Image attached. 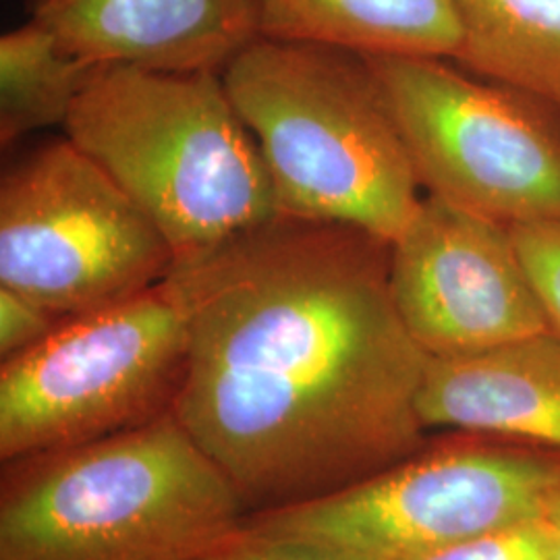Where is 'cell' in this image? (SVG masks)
Listing matches in <instances>:
<instances>
[{
    "label": "cell",
    "instance_id": "7c38bea8",
    "mask_svg": "<svg viewBox=\"0 0 560 560\" xmlns=\"http://www.w3.org/2000/svg\"><path fill=\"white\" fill-rule=\"evenodd\" d=\"M258 34L337 46L360 55L455 59L460 25L453 0H252Z\"/></svg>",
    "mask_w": 560,
    "mask_h": 560
},
{
    "label": "cell",
    "instance_id": "4fadbf2b",
    "mask_svg": "<svg viewBox=\"0 0 560 560\" xmlns=\"http://www.w3.org/2000/svg\"><path fill=\"white\" fill-rule=\"evenodd\" d=\"M460 46L453 62L560 108V0H453Z\"/></svg>",
    "mask_w": 560,
    "mask_h": 560
},
{
    "label": "cell",
    "instance_id": "7a4b0ae2",
    "mask_svg": "<svg viewBox=\"0 0 560 560\" xmlns=\"http://www.w3.org/2000/svg\"><path fill=\"white\" fill-rule=\"evenodd\" d=\"M175 413L2 463L0 560H198L247 520Z\"/></svg>",
    "mask_w": 560,
    "mask_h": 560
},
{
    "label": "cell",
    "instance_id": "3957f363",
    "mask_svg": "<svg viewBox=\"0 0 560 560\" xmlns=\"http://www.w3.org/2000/svg\"><path fill=\"white\" fill-rule=\"evenodd\" d=\"M260 148L280 214L342 222L393 243L420 180L365 55L258 36L222 69Z\"/></svg>",
    "mask_w": 560,
    "mask_h": 560
},
{
    "label": "cell",
    "instance_id": "2e32d148",
    "mask_svg": "<svg viewBox=\"0 0 560 560\" xmlns=\"http://www.w3.org/2000/svg\"><path fill=\"white\" fill-rule=\"evenodd\" d=\"M402 560H550V546L541 521H532Z\"/></svg>",
    "mask_w": 560,
    "mask_h": 560
},
{
    "label": "cell",
    "instance_id": "e0dca14e",
    "mask_svg": "<svg viewBox=\"0 0 560 560\" xmlns=\"http://www.w3.org/2000/svg\"><path fill=\"white\" fill-rule=\"evenodd\" d=\"M513 237L544 303L550 328L560 337V221L515 226Z\"/></svg>",
    "mask_w": 560,
    "mask_h": 560
},
{
    "label": "cell",
    "instance_id": "9a60e30c",
    "mask_svg": "<svg viewBox=\"0 0 560 560\" xmlns=\"http://www.w3.org/2000/svg\"><path fill=\"white\" fill-rule=\"evenodd\" d=\"M198 560H372L328 541L279 534L243 521L240 529Z\"/></svg>",
    "mask_w": 560,
    "mask_h": 560
},
{
    "label": "cell",
    "instance_id": "8992f818",
    "mask_svg": "<svg viewBox=\"0 0 560 560\" xmlns=\"http://www.w3.org/2000/svg\"><path fill=\"white\" fill-rule=\"evenodd\" d=\"M560 497V453L446 430L416 453L318 501L247 515L279 534L402 560L509 525L541 521Z\"/></svg>",
    "mask_w": 560,
    "mask_h": 560
},
{
    "label": "cell",
    "instance_id": "5bb4252c",
    "mask_svg": "<svg viewBox=\"0 0 560 560\" xmlns=\"http://www.w3.org/2000/svg\"><path fill=\"white\" fill-rule=\"evenodd\" d=\"M96 62L69 52L44 25L27 20L0 38V143L13 145L65 127Z\"/></svg>",
    "mask_w": 560,
    "mask_h": 560
},
{
    "label": "cell",
    "instance_id": "d6986e66",
    "mask_svg": "<svg viewBox=\"0 0 560 560\" xmlns=\"http://www.w3.org/2000/svg\"><path fill=\"white\" fill-rule=\"evenodd\" d=\"M541 525L548 536L550 560H560V497L559 501L552 504V509L546 513V517L541 520Z\"/></svg>",
    "mask_w": 560,
    "mask_h": 560
},
{
    "label": "cell",
    "instance_id": "277c9868",
    "mask_svg": "<svg viewBox=\"0 0 560 560\" xmlns=\"http://www.w3.org/2000/svg\"><path fill=\"white\" fill-rule=\"evenodd\" d=\"M62 129L159 226L175 261L280 217L221 71L98 65Z\"/></svg>",
    "mask_w": 560,
    "mask_h": 560
},
{
    "label": "cell",
    "instance_id": "9c48e42d",
    "mask_svg": "<svg viewBox=\"0 0 560 560\" xmlns=\"http://www.w3.org/2000/svg\"><path fill=\"white\" fill-rule=\"evenodd\" d=\"M390 291L428 358L476 355L552 332L513 229L436 196L390 243Z\"/></svg>",
    "mask_w": 560,
    "mask_h": 560
},
{
    "label": "cell",
    "instance_id": "52a82bcc",
    "mask_svg": "<svg viewBox=\"0 0 560 560\" xmlns=\"http://www.w3.org/2000/svg\"><path fill=\"white\" fill-rule=\"evenodd\" d=\"M428 196L504 226L560 221V108L444 57L365 55Z\"/></svg>",
    "mask_w": 560,
    "mask_h": 560
},
{
    "label": "cell",
    "instance_id": "30bf717a",
    "mask_svg": "<svg viewBox=\"0 0 560 560\" xmlns=\"http://www.w3.org/2000/svg\"><path fill=\"white\" fill-rule=\"evenodd\" d=\"M80 59L162 71H221L256 40L252 0H25Z\"/></svg>",
    "mask_w": 560,
    "mask_h": 560
},
{
    "label": "cell",
    "instance_id": "5b68a950",
    "mask_svg": "<svg viewBox=\"0 0 560 560\" xmlns=\"http://www.w3.org/2000/svg\"><path fill=\"white\" fill-rule=\"evenodd\" d=\"M187 355V316L168 277L62 318L0 363V460L102 441L171 413Z\"/></svg>",
    "mask_w": 560,
    "mask_h": 560
},
{
    "label": "cell",
    "instance_id": "6da1fadb",
    "mask_svg": "<svg viewBox=\"0 0 560 560\" xmlns=\"http://www.w3.org/2000/svg\"><path fill=\"white\" fill-rule=\"evenodd\" d=\"M189 326L175 418L249 515L318 501L416 453L428 355L390 291V243L280 214L175 261Z\"/></svg>",
    "mask_w": 560,
    "mask_h": 560
},
{
    "label": "cell",
    "instance_id": "ac0fdd59",
    "mask_svg": "<svg viewBox=\"0 0 560 560\" xmlns=\"http://www.w3.org/2000/svg\"><path fill=\"white\" fill-rule=\"evenodd\" d=\"M59 314L13 289L0 287V361L36 347L57 326Z\"/></svg>",
    "mask_w": 560,
    "mask_h": 560
},
{
    "label": "cell",
    "instance_id": "ba28073f",
    "mask_svg": "<svg viewBox=\"0 0 560 560\" xmlns=\"http://www.w3.org/2000/svg\"><path fill=\"white\" fill-rule=\"evenodd\" d=\"M173 266L159 226L67 136L2 171L0 287L69 318L138 295Z\"/></svg>",
    "mask_w": 560,
    "mask_h": 560
},
{
    "label": "cell",
    "instance_id": "8fae6325",
    "mask_svg": "<svg viewBox=\"0 0 560 560\" xmlns=\"http://www.w3.org/2000/svg\"><path fill=\"white\" fill-rule=\"evenodd\" d=\"M418 411L428 432H478L560 453L559 335L541 332L476 355L430 358Z\"/></svg>",
    "mask_w": 560,
    "mask_h": 560
}]
</instances>
